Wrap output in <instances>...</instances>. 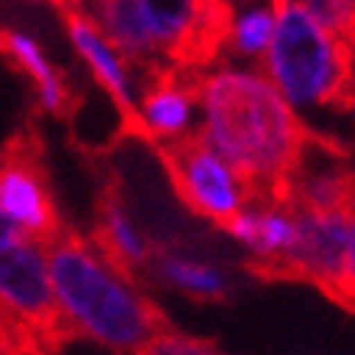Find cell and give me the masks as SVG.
I'll return each instance as SVG.
<instances>
[{"mask_svg": "<svg viewBox=\"0 0 355 355\" xmlns=\"http://www.w3.org/2000/svg\"><path fill=\"white\" fill-rule=\"evenodd\" d=\"M199 134L245 176L251 199H284L310 128L274 78L258 69L209 65L199 72Z\"/></svg>", "mask_w": 355, "mask_h": 355, "instance_id": "obj_1", "label": "cell"}, {"mask_svg": "<svg viewBox=\"0 0 355 355\" xmlns=\"http://www.w3.org/2000/svg\"><path fill=\"white\" fill-rule=\"evenodd\" d=\"M49 270L65 333L92 339L108 352H144L170 329L163 310L140 291L134 270L114 261L98 238L65 228L49 241Z\"/></svg>", "mask_w": 355, "mask_h": 355, "instance_id": "obj_2", "label": "cell"}, {"mask_svg": "<svg viewBox=\"0 0 355 355\" xmlns=\"http://www.w3.org/2000/svg\"><path fill=\"white\" fill-rule=\"evenodd\" d=\"M277 30L261 59L293 108L355 111V46L326 30L300 0H274Z\"/></svg>", "mask_w": 355, "mask_h": 355, "instance_id": "obj_3", "label": "cell"}, {"mask_svg": "<svg viewBox=\"0 0 355 355\" xmlns=\"http://www.w3.org/2000/svg\"><path fill=\"white\" fill-rule=\"evenodd\" d=\"M0 310L23 333L30 352L59 349L65 333L49 270V245L23 228L0 232Z\"/></svg>", "mask_w": 355, "mask_h": 355, "instance_id": "obj_4", "label": "cell"}, {"mask_svg": "<svg viewBox=\"0 0 355 355\" xmlns=\"http://www.w3.org/2000/svg\"><path fill=\"white\" fill-rule=\"evenodd\" d=\"M176 196L196 216L228 228V222L251 202V186L245 176L196 130L186 137L166 140L153 147Z\"/></svg>", "mask_w": 355, "mask_h": 355, "instance_id": "obj_5", "label": "cell"}, {"mask_svg": "<svg viewBox=\"0 0 355 355\" xmlns=\"http://www.w3.org/2000/svg\"><path fill=\"white\" fill-rule=\"evenodd\" d=\"M144 20L166 62L209 69L225 49L232 0H140Z\"/></svg>", "mask_w": 355, "mask_h": 355, "instance_id": "obj_6", "label": "cell"}, {"mask_svg": "<svg viewBox=\"0 0 355 355\" xmlns=\"http://www.w3.org/2000/svg\"><path fill=\"white\" fill-rule=\"evenodd\" d=\"M352 232L355 212H323V209L297 205V245L261 277L303 280V284L320 287L326 297L339 303Z\"/></svg>", "mask_w": 355, "mask_h": 355, "instance_id": "obj_7", "label": "cell"}, {"mask_svg": "<svg viewBox=\"0 0 355 355\" xmlns=\"http://www.w3.org/2000/svg\"><path fill=\"white\" fill-rule=\"evenodd\" d=\"M0 205L26 235L46 245L65 232L46 183L40 150L30 137H13V144H7L0 153Z\"/></svg>", "mask_w": 355, "mask_h": 355, "instance_id": "obj_8", "label": "cell"}, {"mask_svg": "<svg viewBox=\"0 0 355 355\" xmlns=\"http://www.w3.org/2000/svg\"><path fill=\"white\" fill-rule=\"evenodd\" d=\"M284 199L303 209L355 212V166L339 140L306 134L284 189Z\"/></svg>", "mask_w": 355, "mask_h": 355, "instance_id": "obj_9", "label": "cell"}, {"mask_svg": "<svg viewBox=\"0 0 355 355\" xmlns=\"http://www.w3.org/2000/svg\"><path fill=\"white\" fill-rule=\"evenodd\" d=\"M199 72L176 62H163L157 72L147 76L144 95L137 98V114L130 124V134L144 137L147 144H166V140L193 134V114L199 108Z\"/></svg>", "mask_w": 355, "mask_h": 355, "instance_id": "obj_10", "label": "cell"}, {"mask_svg": "<svg viewBox=\"0 0 355 355\" xmlns=\"http://www.w3.org/2000/svg\"><path fill=\"white\" fill-rule=\"evenodd\" d=\"M59 10H62L65 33H69V40L76 46V53L85 59V65L92 69V76H95V82L108 92V98L114 101V108H118L121 118H124V124L130 128V124H134V114H137V98H140L130 62L78 3H62Z\"/></svg>", "mask_w": 355, "mask_h": 355, "instance_id": "obj_11", "label": "cell"}, {"mask_svg": "<svg viewBox=\"0 0 355 355\" xmlns=\"http://www.w3.org/2000/svg\"><path fill=\"white\" fill-rule=\"evenodd\" d=\"M248 251V270L264 274L297 245V205L270 196H254L225 228Z\"/></svg>", "mask_w": 355, "mask_h": 355, "instance_id": "obj_12", "label": "cell"}, {"mask_svg": "<svg viewBox=\"0 0 355 355\" xmlns=\"http://www.w3.org/2000/svg\"><path fill=\"white\" fill-rule=\"evenodd\" d=\"M65 3H78L101 26V33L124 53L134 72L150 76L166 62L153 43L150 26L144 20L140 0H65Z\"/></svg>", "mask_w": 355, "mask_h": 355, "instance_id": "obj_13", "label": "cell"}, {"mask_svg": "<svg viewBox=\"0 0 355 355\" xmlns=\"http://www.w3.org/2000/svg\"><path fill=\"white\" fill-rule=\"evenodd\" d=\"M95 238L101 241V248L108 251L114 261H121L128 270H147L150 268L157 245L153 238L137 225V218L130 216L124 196L114 186H105V193L98 196V225Z\"/></svg>", "mask_w": 355, "mask_h": 355, "instance_id": "obj_14", "label": "cell"}, {"mask_svg": "<svg viewBox=\"0 0 355 355\" xmlns=\"http://www.w3.org/2000/svg\"><path fill=\"white\" fill-rule=\"evenodd\" d=\"M0 53L7 55L23 76L33 82L36 88V101L46 114L53 118H65L69 108H72V95L65 88L62 76L53 69V62L46 59L43 46L33 40L30 33H20V30H0Z\"/></svg>", "mask_w": 355, "mask_h": 355, "instance_id": "obj_15", "label": "cell"}, {"mask_svg": "<svg viewBox=\"0 0 355 355\" xmlns=\"http://www.w3.org/2000/svg\"><path fill=\"white\" fill-rule=\"evenodd\" d=\"M153 277L160 280L163 287L180 291L193 300H225L228 293V277L222 274L218 264L186 251H173V248H157L150 268Z\"/></svg>", "mask_w": 355, "mask_h": 355, "instance_id": "obj_16", "label": "cell"}, {"mask_svg": "<svg viewBox=\"0 0 355 355\" xmlns=\"http://www.w3.org/2000/svg\"><path fill=\"white\" fill-rule=\"evenodd\" d=\"M277 30V7L274 0H251L248 7L232 13L225 36V49L238 59H264Z\"/></svg>", "mask_w": 355, "mask_h": 355, "instance_id": "obj_17", "label": "cell"}, {"mask_svg": "<svg viewBox=\"0 0 355 355\" xmlns=\"http://www.w3.org/2000/svg\"><path fill=\"white\" fill-rule=\"evenodd\" d=\"M326 30L355 43V0H300Z\"/></svg>", "mask_w": 355, "mask_h": 355, "instance_id": "obj_18", "label": "cell"}, {"mask_svg": "<svg viewBox=\"0 0 355 355\" xmlns=\"http://www.w3.org/2000/svg\"><path fill=\"white\" fill-rule=\"evenodd\" d=\"M147 355H216V343L209 339H196V336H183L173 333V329H163L160 336H153L150 345L144 349Z\"/></svg>", "mask_w": 355, "mask_h": 355, "instance_id": "obj_19", "label": "cell"}, {"mask_svg": "<svg viewBox=\"0 0 355 355\" xmlns=\"http://www.w3.org/2000/svg\"><path fill=\"white\" fill-rule=\"evenodd\" d=\"M339 303H343V306H349V310H355V232H352V245H349V261H345Z\"/></svg>", "mask_w": 355, "mask_h": 355, "instance_id": "obj_20", "label": "cell"}, {"mask_svg": "<svg viewBox=\"0 0 355 355\" xmlns=\"http://www.w3.org/2000/svg\"><path fill=\"white\" fill-rule=\"evenodd\" d=\"M62 3H65V0H62ZM62 3H59V7H62Z\"/></svg>", "mask_w": 355, "mask_h": 355, "instance_id": "obj_21", "label": "cell"}]
</instances>
